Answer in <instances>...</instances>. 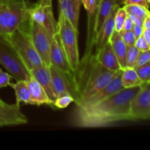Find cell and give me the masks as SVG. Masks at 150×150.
Returning <instances> with one entry per match:
<instances>
[{
	"mask_svg": "<svg viewBox=\"0 0 150 150\" xmlns=\"http://www.w3.org/2000/svg\"><path fill=\"white\" fill-rule=\"evenodd\" d=\"M140 89L141 86L125 88L92 108H77L73 120V125L79 127H98L124 120H131L130 103Z\"/></svg>",
	"mask_w": 150,
	"mask_h": 150,
	"instance_id": "1",
	"label": "cell"
},
{
	"mask_svg": "<svg viewBox=\"0 0 150 150\" xmlns=\"http://www.w3.org/2000/svg\"><path fill=\"white\" fill-rule=\"evenodd\" d=\"M114 74L115 72L107 70L98 61L93 53L83 57L73 71V81L79 95V104L105 87Z\"/></svg>",
	"mask_w": 150,
	"mask_h": 150,
	"instance_id": "2",
	"label": "cell"
},
{
	"mask_svg": "<svg viewBox=\"0 0 150 150\" xmlns=\"http://www.w3.org/2000/svg\"><path fill=\"white\" fill-rule=\"evenodd\" d=\"M30 5L25 0H11L0 4V36L4 37L18 28L31 24Z\"/></svg>",
	"mask_w": 150,
	"mask_h": 150,
	"instance_id": "3",
	"label": "cell"
},
{
	"mask_svg": "<svg viewBox=\"0 0 150 150\" xmlns=\"http://www.w3.org/2000/svg\"><path fill=\"white\" fill-rule=\"evenodd\" d=\"M30 26L31 24L28 26L20 27L12 33L3 37L18 53L29 70L44 64L32 42Z\"/></svg>",
	"mask_w": 150,
	"mask_h": 150,
	"instance_id": "4",
	"label": "cell"
},
{
	"mask_svg": "<svg viewBox=\"0 0 150 150\" xmlns=\"http://www.w3.org/2000/svg\"><path fill=\"white\" fill-rule=\"evenodd\" d=\"M0 64L17 81L26 80L32 76L30 70L26 67L18 53L5 38L1 36Z\"/></svg>",
	"mask_w": 150,
	"mask_h": 150,
	"instance_id": "5",
	"label": "cell"
},
{
	"mask_svg": "<svg viewBox=\"0 0 150 150\" xmlns=\"http://www.w3.org/2000/svg\"><path fill=\"white\" fill-rule=\"evenodd\" d=\"M57 32L67 54L70 67L74 71L80 62L78 47L79 32L76 31L68 19L61 13H59L57 21Z\"/></svg>",
	"mask_w": 150,
	"mask_h": 150,
	"instance_id": "6",
	"label": "cell"
},
{
	"mask_svg": "<svg viewBox=\"0 0 150 150\" xmlns=\"http://www.w3.org/2000/svg\"><path fill=\"white\" fill-rule=\"evenodd\" d=\"M31 20L43 26L51 35L57 32V21L53 13L52 0H39L29 8Z\"/></svg>",
	"mask_w": 150,
	"mask_h": 150,
	"instance_id": "7",
	"label": "cell"
},
{
	"mask_svg": "<svg viewBox=\"0 0 150 150\" xmlns=\"http://www.w3.org/2000/svg\"><path fill=\"white\" fill-rule=\"evenodd\" d=\"M30 35L32 42L42 62L47 66L51 65V48L53 36L39 23L32 21Z\"/></svg>",
	"mask_w": 150,
	"mask_h": 150,
	"instance_id": "8",
	"label": "cell"
},
{
	"mask_svg": "<svg viewBox=\"0 0 150 150\" xmlns=\"http://www.w3.org/2000/svg\"><path fill=\"white\" fill-rule=\"evenodd\" d=\"M122 69H120L116 71L113 79L105 87L101 89L92 96L81 102L77 105V108L80 109H87L92 108L125 89L122 83Z\"/></svg>",
	"mask_w": 150,
	"mask_h": 150,
	"instance_id": "9",
	"label": "cell"
},
{
	"mask_svg": "<svg viewBox=\"0 0 150 150\" xmlns=\"http://www.w3.org/2000/svg\"><path fill=\"white\" fill-rule=\"evenodd\" d=\"M132 121L150 119V82L142 83L130 103Z\"/></svg>",
	"mask_w": 150,
	"mask_h": 150,
	"instance_id": "10",
	"label": "cell"
},
{
	"mask_svg": "<svg viewBox=\"0 0 150 150\" xmlns=\"http://www.w3.org/2000/svg\"><path fill=\"white\" fill-rule=\"evenodd\" d=\"M49 69L57 98L63 95H70L74 98L75 103L78 105L79 103V95L76 90L73 79L52 64L49 66Z\"/></svg>",
	"mask_w": 150,
	"mask_h": 150,
	"instance_id": "11",
	"label": "cell"
},
{
	"mask_svg": "<svg viewBox=\"0 0 150 150\" xmlns=\"http://www.w3.org/2000/svg\"><path fill=\"white\" fill-rule=\"evenodd\" d=\"M51 64L73 79V71L69 64L67 54L57 32L53 36L51 48Z\"/></svg>",
	"mask_w": 150,
	"mask_h": 150,
	"instance_id": "12",
	"label": "cell"
},
{
	"mask_svg": "<svg viewBox=\"0 0 150 150\" xmlns=\"http://www.w3.org/2000/svg\"><path fill=\"white\" fill-rule=\"evenodd\" d=\"M30 72L32 77L39 82L40 84L42 86L45 92L48 95V98L54 102V101L57 99V95L53 86L52 78L50 72L49 66L42 64L31 70Z\"/></svg>",
	"mask_w": 150,
	"mask_h": 150,
	"instance_id": "13",
	"label": "cell"
},
{
	"mask_svg": "<svg viewBox=\"0 0 150 150\" xmlns=\"http://www.w3.org/2000/svg\"><path fill=\"white\" fill-rule=\"evenodd\" d=\"M120 7H117L114 9L110 16L102 26L101 29L96 35L95 42H94L93 54H96L109 42L111 35L114 31V17L117 13V9Z\"/></svg>",
	"mask_w": 150,
	"mask_h": 150,
	"instance_id": "14",
	"label": "cell"
},
{
	"mask_svg": "<svg viewBox=\"0 0 150 150\" xmlns=\"http://www.w3.org/2000/svg\"><path fill=\"white\" fill-rule=\"evenodd\" d=\"M29 92H30V103L29 105H46L54 107V102L48 98L42 86L32 76L26 79Z\"/></svg>",
	"mask_w": 150,
	"mask_h": 150,
	"instance_id": "15",
	"label": "cell"
},
{
	"mask_svg": "<svg viewBox=\"0 0 150 150\" xmlns=\"http://www.w3.org/2000/svg\"><path fill=\"white\" fill-rule=\"evenodd\" d=\"M81 0H62L59 2V13H62L73 25V28L79 32V14Z\"/></svg>",
	"mask_w": 150,
	"mask_h": 150,
	"instance_id": "16",
	"label": "cell"
},
{
	"mask_svg": "<svg viewBox=\"0 0 150 150\" xmlns=\"http://www.w3.org/2000/svg\"><path fill=\"white\" fill-rule=\"evenodd\" d=\"M120 4H122L121 0H100L98 6L96 23H95V37L105 21L107 20L108 16H110L111 12L117 7H120Z\"/></svg>",
	"mask_w": 150,
	"mask_h": 150,
	"instance_id": "17",
	"label": "cell"
},
{
	"mask_svg": "<svg viewBox=\"0 0 150 150\" xmlns=\"http://www.w3.org/2000/svg\"><path fill=\"white\" fill-rule=\"evenodd\" d=\"M95 56L98 61L107 70L116 72L121 69L117 56L110 42H108L98 54H95Z\"/></svg>",
	"mask_w": 150,
	"mask_h": 150,
	"instance_id": "18",
	"label": "cell"
},
{
	"mask_svg": "<svg viewBox=\"0 0 150 150\" xmlns=\"http://www.w3.org/2000/svg\"><path fill=\"white\" fill-rule=\"evenodd\" d=\"M109 42L111 44L113 50L117 56L121 69L123 70L126 68L127 67V62H126L127 45L125 43L120 32L114 30L111 35Z\"/></svg>",
	"mask_w": 150,
	"mask_h": 150,
	"instance_id": "19",
	"label": "cell"
},
{
	"mask_svg": "<svg viewBox=\"0 0 150 150\" xmlns=\"http://www.w3.org/2000/svg\"><path fill=\"white\" fill-rule=\"evenodd\" d=\"M10 86L15 91L17 105H20L21 102L24 103L26 105L30 103V92L26 80L17 81L15 83H10Z\"/></svg>",
	"mask_w": 150,
	"mask_h": 150,
	"instance_id": "20",
	"label": "cell"
},
{
	"mask_svg": "<svg viewBox=\"0 0 150 150\" xmlns=\"http://www.w3.org/2000/svg\"><path fill=\"white\" fill-rule=\"evenodd\" d=\"M122 83L125 88H132L135 86H142V80L138 76L137 73L133 67H128L122 70Z\"/></svg>",
	"mask_w": 150,
	"mask_h": 150,
	"instance_id": "21",
	"label": "cell"
},
{
	"mask_svg": "<svg viewBox=\"0 0 150 150\" xmlns=\"http://www.w3.org/2000/svg\"><path fill=\"white\" fill-rule=\"evenodd\" d=\"M27 122L28 120L26 117H19L14 114L0 110V127L4 126L24 125Z\"/></svg>",
	"mask_w": 150,
	"mask_h": 150,
	"instance_id": "22",
	"label": "cell"
},
{
	"mask_svg": "<svg viewBox=\"0 0 150 150\" xmlns=\"http://www.w3.org/2000/svg\"><path fill=\"white\" fill-rule=\"evenodd\" d=\"M125 10H126L127 14L134 15V16H138L142 19L144 20L145 18L148 16L150 13L149 9L143 7L141 5H137V4H129V5H125L123 7Z\"/></svg>",
	"mask_w": 150,
	"mask_h": 150,
	"instance_id": "23",
	"label": "cell"
},
{
	"mask_svg": "<svg viewBox=\"0 0 150 150\" xmlns=\"http://www.w3.org/2000/svg\"><path fill=\"white\" fill-rule=\"evenodd\" d=\"M135 70L142 80V83H146L150 82V60L142 65L135 67Z\"/></svg>",
	"mask_w": 150,
	"mask_h": 150,
	"instance_id": "24",
	"label": "cell"
},
{
	"mask_svg": "<svg viewBox=\"0 0 150 150\" xmlns=\"http://www.w3.org/2000/svg\"><path fill=\"white\" fill-rule=\"evenodd\" d=\"M127 17V13L124 7H119L114 17V30L120 32L122 29L123 24Z\"/></svg>",
	"mask_w": 150,
	"mask_h": 150,
	"instance_id": "25",
	"label": "cell"
},
{
	"mask_svg": "<svg viewBox=\"0 0 150 150\" xmlns=\"http://www.w3.org/2000/svg\"><path fill=\"white\" fill-rule=\"evenodd\" d=\"M139 52H140V51L135 45L127 46V55H126L127 67L134 68L138 57H139Z\"/></svg>",
	"mask_w": 150,
	"mask_h": 150,
	"instance_id": "26",
	"label": "cell"
},
{
	"mask_svg": "<svg viewBox=\"0 0 150 150\" xmlns=\"http://www.w3.org/2000/svg\"><path fill=\"white\" fill-rule=\"evenodd\" d=\"M0 110L6 111V112L10 113L12 114L18 116L19 117H26L23 113L21 111L20 105H17V104H8L4 103L2 100L0 98Z\"/></svg>",
	"mask_w": 150,
	"mask_h": 150,
	"instance_id": "27",
	"label": "cell"
},
{
	"mask_svg": "<svg viewBox=\"0 0 150 150\" xmlns=\"http://www.w3.org/2000/svg\"><path fill=\"white\" fill-rule=\"evenodd\" d=\"M73 102H74V98L71 95H63L57 97L54 101V107L58 108H65Z\"/></svg>",
	"mask_w": 150,
	"mask_h": 150,
	"instance_id": "28",
	"label": "cell"
},
{
	"mask_svg": "<svg viewBox=\"0 0 150 150\" xmlns=\"http://www.w3.org/2000/svg\"><path fill=\"white\" fill-rule=\"evenodd\" d=\"M120 34L127 46L134 45L136 40V38L133 33V30H121L120 32Z\"/></svg>",
	"mask_w": 150,
	"mask_h": 150,
	"instance_id": "29",
	"label": "cell"
},
{
	"mask_svg": "<svg viewBox=\"0 0 150 150\" xmlns=\"http://www.w3.org/2000/svg\"><path fill=\"white\" fill-rule=\"evenodd\" d=\"M149 60H150V49L146 50V51H140L134 68L135 67H139V66L145 64V63L149 61Z\"/></svg>",
	"mask_w": 150,
	"mask_h": 150,
	"instance_id": "30",
	"label": "cell"
},
{
	"mask_svg": "<svg viewBox=\"0 0 150 150\" xmlns=\"http://www.w3.org/2000/svg\"><path fill=\"white\" fill-rule=\"evenodd\" d=\"M12 76L0 69V89L10 86Z\"/></svg>",
	"mask_w": 150,
	"mask_h": 150,
	"instance_id": "31",
	"label": "cell"
},
{
	"mask_svg": "<svg viewBox=\"0 0 150 150\" xmlns=\"http://www.w3.org/2000/svg\"><path fill=\"white\" fill-rule=\"evenodd\" d=\"M134 45L140 51H146V50L150 49V46L148 45V43L146 42V41L145 40V39H144V38L143 37V35H142V36H140L139 38H138L137 39H136Z\"/></svg>",
	"mask_w": 150,
	"mask_h": 150,
	"instance_id": "32",
	"label": "cell"
},
{
	"mask_svg": "<svg viewBox=\"0 0 150 150\" xmlns=\"http://www.w3.org/2000/svg\"><path fill=\"white\" fill-rule=\"evenodd\" d=\"M121 3L124 4L125 5H129V4H137V5L143 6L146 8L149 9V4L147 0H121Z\"/></svg>",
	"mask_w": 150,
	"mask_h": 150,
	"instance_id": "33",
	"label": "cell"
},
{
	"mask_svg": "<svg viewBox=\"0 0 150 150\" xmlns=\"http://www.w3.org/2000/svg\"><path fill=\"white\" fill-rule=\"evenodd\" d=\"M133 32L134 33L135 36H136V39L138 38H139L140 36H142V34H143V31H144V28L142 26H139V25H136V24H133Z\"/></svg>",
	"mask_w": 150,
	"mask_h": 150,
	"instance_id": "34",
	"label": "cell"
},
{
	"mask_svg": "<svg viewBox=\"0 0 150 150\" xmlns=\"http://www.w3.org/2000/svg\"><path fill=\"white\" fill-rule=\"evenodd\" d=\"M133 23L132 22V21L130 20V18L127 16L126 18L125 21L124 22V24H123V27L122 30H125V31H129V30H132L133 29Z\"/></svg>",
	"mask_w": 150,
	"mask_h": 150,
	"instance_id": "35",
	"label": "cell"
},
{
	"mask_svg": "<svg viewBox=\"0 0 150 150\" xmlns=\"http://www.w3.org/2000/svg\"><path fill=\"white\" fill-rule=\"evenodd\" d=\"M127 16L130 18V20H131L132 22L133 23V24L139 25V26H143L144 20L143 19L141 18L134 16V15H131V14H127Z\"/></svg>",
	"mask_w": 150,
	"mask_h": 150,
	"instance_id": "36",
	"label": "cell"
},
{
	"mask_svg": "<svg viewBox=\"0 0 150 150\" xmlns=\"http://www.w3.org/2000/svg\"><path fill=\"white\" fill-rule=\"evenodd\" d=\"M143 37L144 38L145 40L148 43V45L150 46V29H144L143 34H142Z\"/></svg>",
	"mask_w": 150,
	"mask_h": 150,
	"instance_id": "37",
	"label": "cell"
},
{
	"mask_svg": "<svg viewBox=\"0 0 150 150\" xmlns=\"http://www.w3.org/2000/svg\"><path fill=\"white\" fill-rule=\"evenodd\" d=\"M143 28L145 29H150V13L144 18L143 22Z\"/></svg>",
	"mask_w": 150,
	"mask_h": 150,
	"instance_id": "38",
	"label": "cell"
},
{
	"mask_svg": "<svg viewBox=\"0 0 150 150\" xmlns=\"http://www.w3.org/2000/svg\"><path fill=\"white\" fill-rule=\"evenodd\" d=\"M11 0H0V4H4V3H7L10 1Z\"/></svg>",
	"mask_w": 150,
	"mask_h": 150,
	"instance_id": "39",
	"label": "cell"
},
{
	"mask_svg": "<svg viewBox=\"0 0 150 150\" xmlns=\"http://www.w3.org/2000/svg\"><path fill=\"white\" fill-rule=\"evenodd\" d=\"M147 2L149 4V5H150V0H147Z\"/></svg>",
	"mask_w": 150,
	"mask_h": 150,
	"instance_id": "40",
	"label": "cell"
},
{
	"mask_svg": "<svg viewBox=\"0 0 150 150\" xmlns=\"http://www.w3.org/2000/svg\"><path fill=\"white\" fill-rule=\"evenodd\" d=\"M96 1H97V3H98H98H99L100 0H96Z\"/></svg>",
	"mask_w": 150,
	"mask_h": 150,
	"instance_id": "41",
	"label": "cell"
},
{
	"mask_svg": "<svg viewBox=\"0 0 150 150\" xmlns=\"http://www.w3.org/2000/svg\"><path fill=\"white\" fill-rule=\"evenodd\" d=\"M62 1V0H58V1H59H59Z\"/></svg>",
	"mask_w": 150,
	"mask_h": 150,
	"instance_id": "42",
	"label": "cell"
}]
</instances>
